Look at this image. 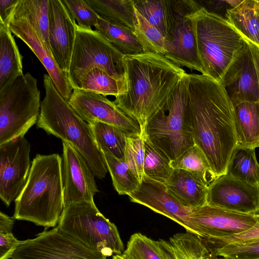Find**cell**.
Returning a JSON list of instances; mask_svg holds the SVG:
<instances>
[{
  "instance_id": "21",
  "label": "cell",
  "mask_w": 259,
  "mask_h": 259,
  "mask_svg": "<svg viewBox=\"0 0 259 259\" xmlns=\"http://www.w3.org/2000/svg\"><path fill=\"white\" fill-rule=\"evenodd\" d=\"M164 184L172 196L187 208L192 210L207 204L208 187L188 171L174 169Z\"/></svg>"
},
{
  "instance_id": "13",
  "label": "cell",
  "mask_w": 259,
  "mask_h": 259,
  "mask_svg": "<svg viewBox=\"0 0 259 259\" xmlns=\"http://www.w3.org/2000/svg\"><path fill=\"white\" fill-rule=\"evenodd\" d=\"M257 223L255 215L241 213L206 204L191 210L190 232L203 238L233 236L251 228Z\"/></svg>"
},
{
  "instance_id": "11",
  "label": "cell",
  "mask_w": 259,
  "mask_h": 259,
  "mask_svg": "<svg viewBox=\"0 0 259 259\" xmlns=\"http://www.w3.org/2000/svg\"><path fill=\"white\" fill-rule=\"evenodd\" d=\"M174 19L165 37L166 54L169 60L179 66L203 73L199 59L190 14L200 9L199 2L173 0Z\"/></svg>"
},
{
  "instance_id": "26",
  "label": "cell",
  "mask_w": 259,
  "mask_h": 259,
  "mask_svg": "<svg viewBox=\"0 0 259 259\" xmlns=\"http://www.w3.org/2000/svg\"><path fill=\"white\" fill-rule=\"evenodd\" d=\"M95 28L96 31L101 34L124 55L147 52L134 30L126 26L99 16Z\"/></svg>"
},
{
  "instance_id": "40",
  "label": "cell",
  "mask_w": 259,
  "mask_h": 259,
  "mask_svg": "<svg viewBox=\"0 0 259 259\" xmlns=\"http://www.w3.org/2000/svg\"><path fill=\"white\" fill-rule=\"evenodd\" d=\"M77 25L84 28L92 29L98 23L99 15L86 0H62Z\"/></svg>"
},
{
  "instance_id": "22",
  "label": "cell",
  "mask_w": 259,
  "mask_h": 259,
  "mask_svg": "<svg viewBox=\"0 0 259 259\" xmlns=\"http://www.w3.org/2000/svg\"><path fill=\"white\" fill-rule=\"evenodd\" d=\"M225 18L245 41L259 48V0H243L227 9Z\"/></svg>"
},
{
  "instance_id": "32",
  "label": "cell",
  "mask_w": 259,
  "mask_h": 259,
  "mask_svg": "<svg viewBox=\"0 0 259 259\" xmlns=\"http://www.w3.org/2000/svg\"><path fill=\"white\" fill-rule=\"evenodd\" d=\"M101 17L134 30V0H86Z\"/></svg>"
},
{
  "instance_id": "30",
  "label": "cell",
  "mask_w": 259,
  "mask_h": 259,
  "mask_svg": "<svg viewBox=\"0 0 259 259\" xmlns=\"http://www.w3.org/2000/svg\"><path fill=\"white\" fill-rule=\"evenodd\" d=\"M170 165L174 169H183L190 172L207 187L217 178L205 155L195 144L178 158L170 161Z\"/></svg>"
},
{
  "instance_id": "7",
  "label": "cell",
  "mask_w": 259,
  "mask_h": 259,
  "mask_svg": "<svg viewBox=\"0 0 259 259\" xmlns=\"http://www.w3.org/2000/svg\"><path fill=\"white\" fill-rule=\"evenodd\" d=\"M57 226L68 236L107 257L113 253L121 255L124 250L116 226L100 212L94 202L66 205Z\"/></svg>"
},
{
  "instance_id": "12",
  "label": "cell",
  "mask_w": 259,
  "mask_h": 259,
  "mask_svg": "<svg viewBox=\"0 0 259 259\" xmlns=\"http://www.w3.org/2000/svg\"><path fill=\"white\" fill-rule=\"evenodd\" d=\"M30 144L20 137L0 146V198L7 207L24 187L31 165Z\"/></svg>"
},
{
  "instance_id": "38",
  "label": "cell",
  "mask_w": 259,
  "mask_h": 259,
  "mask_svg": "<svg viewBox=\"0 0 259 259\" xmlns=\"http://www.w3.org/2000/svg\"><path fill=\"white\" fill-rule=\"evenodd\" d=\"M145 154L144 136L141 134L127 133L124 160L140 183L144 176Z\"/></svg>"
},
{
  "instance_id": "10",
  "label": "cell",
  "mask_w": 259,
  "mask_h": 259,
  "mask_svg": "<svg viewBox=\"0 0 259 259\" xmlns=\"http://www.w3.org/2000/svg\"><path fill=\"white\" fill-rule=\"evenodd\" d=\"M106 259L107 256L79 243L58 226L22 241L8 259Z\"/></svg>"
},
{
  "instance_id": "33",
  "label": "cell",
  "mask_w": 259,
  "mask_h": 259,
  "mask_svg": "<svg viewBox=\"0 0 259 259\" xmlns=\"http://www.w3.org/2000/svg\"><path fill=\"white\" fill-rule=\"evenodd\" d=\"M76 89L115 97L125 91V81L118 80L99 68H94L80 79Z\"/></svg>"
},
{
  "instance_id": "44",
  "label": "cell",
  "mask_w": 259,
  "mask_h": 259,
  "mask_svg": "<svg viewBox=\"0 0 259 259\" xmlns=\"http://www.w3.org/2000/svg\"><path fill=\"white\" fill-rule=\"evenodd\" d=\"M245 41L248 45L249 49L251 52L253 62L256 70L259 82V48L248 41Z\"/></svg>"
},
{
  "instance_id": "15",
  "label": "cell",
  "mask_w": 259,
  "mask_h": 259,
  "mask_svg": "<svg viewBox=\"0 0 259 259\" xmlns=\"http://www.w3.org/2000/svg\"><path fill=\"white\" fill-rule=\"evenodd\" d=\"M62 177L64 207L81 202H94L99 192L95 175L82 155L70 145L62 142Z\"/></svg>"
},
{
  "instance_id": "41",
  "label": "cell",
  "mask_w": 259,
  "mask_h": 259,
  "mask_svg": "<svg viewBox=\"0 0 259 259\" xmlns=\"http://www.w3.org/2000/svg\"><path fill=\"white\" fill-rule=\"evenodd\" d=\"M255 215L257 219L256 224L246 231L228 237L204 238V239L212 251L227 244L246 243L258 240L259 239V214Z\"/></svg>"
},
{
  "instance_id": "6",
  "label": "cell",
  "mask_w": 259,
  "mask_h": 259,
  "mask_svg": "<svg viewBox=\"0 0 259 259\" xmlns=\"http://www.w3.org/2000/svg\"><path fill=\"white\" fill-rule=\"evenodd\" d=\"M188 74L148 122L143 136L169 161L195 145L187 105Z\"/></svg>"
},
{
  "instance_id": "3",
  "label": "cell",
  "mask_w": 259,
  "mask_h": 259,
  "mask_svg": "<svg viewBox=\"0 0 259 259\" xmlns=\"http://www.w3.org/2000/svg\"><path fill=\"white\" fill-rule=\"evenodd\" d=\"M203 73L225 88L236 78L248 46L218 13L202 6L190 14Z\"/></svg>"
},
{
  "instance_id": "39",
  "label": "cell",
  "mask_w": 259,
  "mask_h": 259,
  "mask_svg": "<svg viewBox=\"0 0 259 259\" xmlns=\"http://www.w3.org/2000/svg\"><path fill=\"white\" fill-rule=\"evenodd\" d=\"M225 259H259V239L242 243H232L212 251Z\"/></svg>"
},
{
  "instance_id": "46",
  "label": "cell",
  "mask_w": 259,
  "mask_h": 259,
  "mask_svg": "<svg viewBox=\"0 0 259 259\" xmlns=\"http://www.w3.org/2000/svg\"><path fill=\"white\" fill-rule=\"evenodd\" d=\"M224 259H225V258H224Z\"/></svg>"
},
{
  "instance_id": "20",
  "label": "cell",
  "mask_w": 259,
  "mask_h": 259,
  "mask_svg": "<svg viewBox=\"0 0 259 259\" xmlns=\"http://www.w3.org/2000/svg\"><path fill=\"white\" fill-rule=\"evenodd\" d=\"M157 241L163 259H217L204 238L192 232Z\"/></svg>"
},
{
  "instance_id": "8",
  "label": "cell",
  "mask_w": 259,
  "mask_h": 259,
  "mask_svg": "<svg viewBox=\"0 0 259 259\" xmlns=\"http://www.w3.org/2000/svg\"><path fill=\"white\" fill-rule=\"evenodd\" d=\"M41 103L37 79L29 72L0 91V146L24 137L37 123Z\"/></svg>"
},
{
  "instance_id": "43",
  "label": "cell",
  "mask_w": 259,
  "mask_h": 259,
  "mask_svg": "<svg viewBox=\"0 0 259 259\" xmlns=\"http://www.w3.org/2000/svg\"><path fill=\"white\" fill-rule=\"evenodd\" d=\"M19 0H0V24L10 26Z\"/></svg>"
},
{
  "instance_id": "36",
  "label": "cell",
  "mask_w": 259,
  "mask_h": 259,
  "mask_svg": "<svg viewBox=\"0 0 259 259\" xmlns=\"http://www.w3.org/2000/svg\"><path fill=\"white\" fill-rule=\"evenodd\" d=\"M134 31L147 52L165 56L166 39L160 32L144 18L134 7Z\"/></svg>"
},
{
  "instance_id": "28",
  "label": "cell",
  "mask_w": 259,
  "mask_h": 259,
  "mask_svg": "<svg viewBox=\"0 0 259 259\" xmlns=\"http://www.w3.org/2000/svg\"><path fill=\"white\" fill-rule=\"evenodd\" d=\"M49 0H19L13 18L27 20L51 51L49 38Z\"/></svg>"
},
{
  "instance_id": "34",
  "label": "cell",
  "mask_w": 259,
  "mask_h": 259,
  "mask_svg": "<svg viewBox=\"0 0 259 259\" xmlns=\"http://www.w3.org/2000/svg\"><path fill=\"white\" fill-rule=\"evenodd\" d=\"M102 153L113 187L118 194L128 195L136 190L141 183L124 160L119 159L108 153Z\"/></svg>"
},
{
  "instance_id": "23",
  "label": "cell",
  "mask_w": 259,
  "mask_h": 259,
  "mask_svg": "<svg viewBox=\"0 0 259 259\" xmlns=\"http://www.w3.org/2000/svg\"><path fill=\"white\" fill-rule=\"evenodd\" d=\"M22 58L10 26L0 24V91L23 74Z\"/></svg>"
},
{
  "instance_id": "27",
  "label": "cell",
  "mask_w": 259,
  "mask_h": 259,
  "mask_svg": "<svg viewBox=\"0 0 259 259\" xmlns=\"http://www.w3.org/2000/svg\"><path fill=\"white\" fill-rule=\"evenodd\" d=\"M134 7L165 37L174 19L173 0H134Z\"/></svg>"
},
{
  "instance_id": "25",
  "label": "cell",
  "mask_w": 259,
  "mask_h": 259,
  "mask_svg": "<svg viewBox=\"0 0 259 259\" xmlns=\"http://www.w3.org/2000/svg\"><path fill=\"white\" fill-rule=\"evenodd\" d=\"M239 147H259V102L233 104Z\"/></svg>"
},
{
  "instance_id": "17",
  "label": "cell",
  "mask_w": 259,
  "mask_h": 259,
  "mask_svg": "<svg viewBox=\"0 0 259 259\" xmlns=\"http://www.w3.org/2000/svg\"><path fill=\"white\" fill-rule=\"evenodd\" d=\"M49 17L51 51L59 68L67 74L77 24L62 0H49Z\"/></svg>"
},
{
  "instance_id": "1",
  "label": "cell",
  "mask_w": 259,
  "mask_h": 259,
  "mask_svg": "<svg viewBox=\"0 0 259 259\" xmlns=\"http://www.w3.org/2000/svg\"><path fill=\"white\" fill-rule=\"evenodd\" d=\"M187 105L195 144L217 177L226 175L238 139L226 88L202 74H188Z\"/></svg>"
},
{
  "instance_id": "18",
  "label": "cell",
  "mask_w": 259,
  "mask_h": 259,
  "mask_svg": "<svg viewBox=\"0 0 259 259\" xmlns=\"http://www.w3.org/2000/svg\"><path fill=\"white\" fill-rule=\"evenodd\" d=\"M128 196L132 202L147 207L190 231L188 219L191 210L182 206L169 193L164 184L144 176L137 189Z\"/></svg>"
},
{
  "instance_id": "42",
  "label": "cell",
  "mask_w": 259,
  "mask_h": 259,
  "mask_svg": "<svg viewBox=\"0 0 259 259\" xmlns=\"http://www.w3.org/2000/svg\"><path fill=\"white\" fill-rule=\"evenodd\" d=\"M12 229H0V259H8L10 253L22 241L14 237Z\"/></svg>"
},
{
  "instance_id": "37",
  "label": "cell",
  "mask_w": 259,
  "mask_h": 259,
  "mask_svg": "<svg viewBox=\"0 0 259 259\" xmlns=\"http://www.w3.org/2000/svg\"><path fill=\"white\" fill-rule=\"evenodd\" d=\"M121 256L124 259H163L158 241L141 233L131 236Z\"/></svg>"
},
{
  "instance_id": "35",
  "label": "cell",
  "mask_w": 259,
  "mask_h": 259,
  "mask_svg": "<svg viewBox=\"0 0 259 259\" xmlns=\"http://www.w3.org/2000/svg\"><path fill=\"white\" fill-rule=\"evenodd\" d=\"M145 159L144 174L154 181L165 183L171 176L174 169L170 161L160 153L145 136Z\"/></svg>"
},
{
  "instance_id": "14",
  "label": "cell",
  "mask_w": 259,
  "mask_h": 259,
  "mask_svg": "<svg viewBox=\"0 0 259 259\" xmlns=\"http://www.w3.org/2000/svg\"><path fill=\"white\" fill-rule=\"evenodd\" d=\"M68 102L88 123L102 122L121 128L129 133L141 134L138 122L104 96L73 89Z\"/></svg>"
},
{
  "instance_id": "29",
  "label": "cell",
  "mask_w": 259,
  "mask_h": 259,
  "mask_svg": "<svg viewBox=\"0 0 259 259\" xmlns=\"http://www.w3.org/2000/svg\"><path fill=\"white\" fill-rule=\"evenodd\" d=\"M227 174L251 185L259 186V164L255 149L237 146L231 159Z\"/></svg>"
},
{
  "instance_id": "5",
  "label": "cell",
  "mask_w": 259,
  "mask_h": 259,
  "mask_svg": "<svg viewBox=\"0 0 259 259\" xmlns=\"http://www.w3.org/2000/svg\"><path fill=\"white\" fill-rule=\"evenodd\" d=\"M45 96L37 127L74 147L87 161L95 177L102 179L108 169L92 130L59 93L48 74L44 76Z\"/></svg>"
},
{
  "instance_id": "16",
  "label": "cell",
  "mask_w": 259,
  "mask_h": 259,
  "mask_svg": "<svg viewBox=\"0 0 259 259\" xmlns=\"http://www.w3.org/2000/svg\"><path fill=\"white\" fill-rule=\"evenodd\" d=\"M207 204L241 213L259 214V186L228 174L217 177L208 186Z\"/></svg>"
},
{
  "instance_id": "45",
  "label": "cell",
  "mask_w": 259,
  "mask_h": 259,
  "mask_svg": "<svg viewBox=\"0 0 259 259\" xmlns=\"http://www.w3.org/2000/svg\"><path fill=\"white\" fill-rule=\"evenodd\" d=\"M112 259H124L123 258L121 255H117L115 254L112 256Z\"/></svg>"
},
{
  "instance_id": "19",
  "label": "cell",
  "mask_w": 259,
  "mask_h": 259,
  "mask_svg": "<svg viewBox=\"0 0 259 259\" xmlns=\"http://www.w3.org/2000/svg\"><path fill=\"white\" fill-rule=\"evenodd\" d=\"M10 28L12 33L24 42L34 53L47 70L59 93L68 101L73 89L68 74L59 68L37 31L24 19L13 18Z\"/></svg>"
},
{
  "instance_id": "24",
  "label": "cell",
  "mask_w": 259,
  "mask_h": 259,
  "mask_svg": "<svg viewBox=\"0 0 259 259\" xmlns=\"http://www.w3.org/2000/svg\"><path fill=\"white\" fill-rule=\"evenodd\" d=\"M226 89L233 104L259 102L258 78L249 47L236 78Z\"/></svg>"
},
{
  "instance_id": "2",
  "label": "cell",
  "mask_w": 259,
  "mask_h": 259,
  "mask_svg": "<svg viewBox=\"0 0 259 259\" xmlns=\"http://www.w3.org/2000/svg\"><path fill=\"white\" fill-rule=\"evenodd\" d=\"M123 60L125 91L113 102L138 122L143 136L150 119L186 72L164 56L152 52L125 55Z\"/></svg>"
},
{
  "instance_id": "31",
  "label": "cell",
  "mask_w": 259,
  "mask_h": 259,
  "mask_svg": "<svg viewBox=\"0 0 259 259\" xmlns=\"http://www.w3.org/2000/svg\"><path fill=\"white\" fill-rule=\"evenodd\" d=\"M98 149L124 160L126 135L124 130L102 122L89 123Z\"/></svg>"
},
{
  "instance_id": "4",
  "label": "cell",
  "mask_w": 259,
  "mask_h": 259,
  "mask_svg": "<svg viewBox=\"0 0 259 259\" xmlns=\"http://www.w3.org/2000/svg\"><path fill=\"white\" fill-rule=\"evenodd\" d=\"M15 201L13 218L47 230L59 223L64 208L62 158L37 154L27 182Z\"/></svg>"
},
{
  "instance_id": "9",
  "label": "cell",
  "mask_w": 259,
  "mask_h": 259,
  "mask_svg": "<svg viewBox=\"0 0 259 259\" xmlns=\"http://www.w3.org/2000/svg\"><path fill=\"white\" fill-rule=\"evenodd\" d=\"M124 56L95 30L77 25L67 73L73 89H76L82 77L94 68L102 69L118 80L125 81Z\"/></svg>"
}]
</instances>
